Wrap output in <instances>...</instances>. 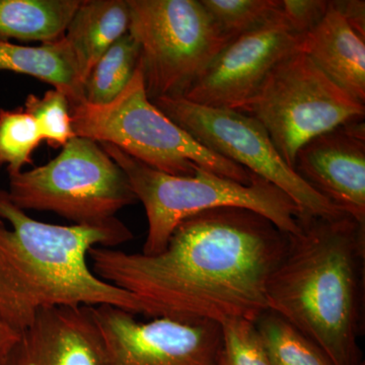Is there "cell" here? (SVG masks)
<instances>
[{
    "instance_id": "cell-1",
    "label": "cell",
    "mask_w": 365,
    "mask_h": 365,
    "mask_svg": "<svg viewBox=\"0 0 365 365\" xmlns=\"http://www.w3.org/2000/svg\"><path fill=\"white\" fill-rule=\"evenodd\" d=\"M288 234L240 207L209 209L182 220L160 253L96 247L88 258L101 279L133 294L144 316L181 322H256L268 311L271 274Z\"/></svg>"
},
{
    "instance_id": "cell-2",
    "label": "cell",
    "mask_w": 365,
    "mask_h": 365,
    "mask_svg": "<svg viewBox=\"0 0 365 365\" xmlns=\"http://www.w3.org/2000/svg\"><path fill=\"white\" fill-rule=\"evenodd\" d=\"M133 237L118 218L96 227L39 222L0 190V324L19 335L39 312L55 307L143 314L133 294L101 279L88 263L91 249L116 248Z\"/></svg>"
},
{
    "instance_id": "cell-3",
    "label": "cell",
    "mask_w": 365,
    "mask_h": 365,
    "mask_svg": "<svg viewBox=\"0 0 365 365\" xmlns=\"http://www.w3.org/2000/svg\"><path fill=\"white\" fill-rule=\"evenodd\" d=\"M269 278L268 311L325 352L333 365H364L365 225L351 216L300 215Z\"/></svg>"
},
{
    "instance_id": "cell-4",
    "label": "cell",
    "mask_w": 365,
    "mask_h": 365,
    "mask_svg": "<svg viewBox=\"0 0 365 365\" xmlns=\"http://www.w3.org/2000/svg\"><path fill=\"white\" fill-rule=\"evenodd\" d=\"M100 145L124 170L145 210L148 227L141 253H160L180 222L209 209H249L288 235L299 228L297 220L302 215L299 206L275 185L256 175H252L250 184L202 169L193 176H172L144 165L113 144Z\"/></svg>"
},
{
    "instance_id": "cell-5",
    "label": "cell",
    "mask_w": 365,
    "mask_h": 365,
    "mask_svg": "<svg viewBox=\"0 0 365 365\" xmlns=\"http://www.w3.org/2000/svg\"><path fill=\"white\" fill-rule=\"evenodd\" d=\"M71 112L76 136L113 144L165 174L189 177L202 169L242 184L252 181L248 170L206 148L151 102L140 61L130 83L111 103L83 102L72 106Z\"/></svg>"
},
{
    "instance_id": "cell-6",
    "label": "cell",
    "mask_w": 365,
    "mask_h": 365,
    "mask_svg": "<svg viewBox=\"0 0 365 365\" xmlns=\"http://www.w3.org/2000/svg\"><path fill=\"white\" fill-rule=\"evenodd\" d=\"M11 202L49 211L76 225H104L137 202L124 170L97 141L76 136L44 165L9 175Z\"/></svg>"
},
{
    "instance_id": "cell-7",
    "label": "cell",
    "mask_w": 365,
    "mask_h": 365,
    "mask_svg": "<svg viewBox=\"0 0 365 365\" xmlns=\"http://www.w3.org/2000/svg\"><path fill=\"white\" fill-rule=\"evenodd\" d=\"M235 111L258 121L294 169L297 151L304 144L342 125L364 120L365 104L297 50L278 62L253 97Z\"/></svg>"
},
{
    "instance_id": "cell-8",
    "label": "cell",
    "mask_w": 365,
    "mask_h": 365,
    "mask_svg": "<svg viewBox=\"0 0 365 365\" xmlns=\"http://www.w3.org/2000/svg\"><path fill=\"white\" fill-rule=\"evenodd\" d=\"M150 101L182 97L230 43L200 0H127Z\"/></svg>"
},
{
    "instance_id": "cell-9",
    "label": "cell",
    "mask_w": 365,
    "mask_h": 365,
    "mask_svg": "<svg viewBox=\"0 0 365 365\" xmlns=\"http://www.w3.org/2000/svg\"><path fill=\"white\" fill-rule=\"evenodd\" d=\"M151 102L206 148L275 185L299 206L302 215H345L288 165L267 132L253 118L235 110L195 104L182 97Z\"/></svg>"
},
{
    "instance_id": "cell-10",
    "label": "cell",
    "mask_w": 365,
    "mask_h": 365,
    "mask_svg": "<svg viewBox=\"0 0 365 365\" xmlns=\"http://www.w3.org/2000/svg\"><path fill=\"white\" fill-rule=\"evenodd\" d=\"M104 345L103 365H218L220 324L153 318L119 307H93Z\"/></svg>"
},
{
    "instance_id": "cell-11",
    "label": "cell",
    "mask_w": 365,
    "mask_h": 365,
    "mask_svg": "<svg viewBox=\"0 0 365 365\" xmlns=\"http://www.w3.org/2000/svg\"><path fill=\"white\" fill-rule=\"evenodd\" d=\"M302 38L279 13L261 28L230 40L182 98L237 110L253 97L278 62L299 50Z\"/></svg>"
},
{
    "instance_id": "cell-12",
    "label": "cell",
    "mask_w": 365,
    "mask_h": 365,
    "mask_svg": "<svg viewBox=\"0 0 365 365\" xmlns=\"http://www.w3.org/2000/svg\"><path fill=\"white\" fill-rule=\"evenodd\" d=\"M294 170L341 212L365 225L364 120L314 137L297 151Z\"/></svg>"
},
{
    "instance_id": "cell-13",
    "label": "cell",
    "mask_w": 365,
    "mask_h": 365,
    "mask_svg": "<svg viewBox=\"0 0 365 365\" xmlns=\"http://www.w3.org/2000/svg\"><path fill=\"white\" fill-rule=\"evenodd\" d=\"M104 345L93 307L42 309L0 365H103Z\"/></svg>"
},
{
    "instance_id": "cell-14",
    "label": "cell",
    "mask_w": 365,
    "mask_h": 365,
    "mask_svg": "<svg viewBox=\"0 0 365 365\" xmlns=\"http://www.w3.org/2000/svg\"><path fill=\"white\" fill-rule=\"evenodd\" d=\"M299 50L334 83L365 104V39L331 4L318 25L302 35Z\"/></svg>"
},
{
    "instance_id": "cell-15",
    "label": "cell",
    "mask_w": 365,
    "mask_h": 365,
    "mask_svg": "<svg viewBox=\"0 0 365 365\" xmlns=\"http://www.w3.org/2000/svg\"><path fill=\"white\" fill-rule=\"evenodd\" d=\"M129 23L127 0H81L64 38L78 61L83 83L98 60L128 33Z\"/></svg>"
},
{
    "instance_id": "cell-16",
    "label": "cell",
    "mask_w": 365,
    "mask_h": 365,
    "mask_svg": "<svg viewBox=\"0 0 365 365\" xmlns=\"http://www.w3.org/2000/svg\"><path fill=\"white\" fill-rule=\"evenodd\" d=\"M0 71L32 76L61 91L72 106L86 102L85 83L66 40L39 46L0 42Z\"/></svg>"
},
{
    "instance_id": "cell-17",
    "label": "cell",
    "mask_w": 365,
    "mask_h": 365,
    "mask_svg": "<svg viewBox=\"0 0 365 365\" xmlns=\"http://www.w3.org/2000/svg\"><path fill=\"white\" fill-rule=\"evenodd\" d=\"M81 0H0V42H56Z\"/></svg>"
},
{
    "instance_id": "cell-18",
    "label": "cell",
    "mask_w": 365,
    "mask_h": 365,
    "mask_svg": "<svg viewBox=\"0 0 365 365\" xmlns=\"http://www.w3.org/2000/svg\"><path fill=\"white\" fill-rule=\"evenodd\" d=\"M140 61V47L127 33L98 60L85 83L86 102L91 105L111 103L130 83Z\"/></svg>"
},
{
    "instance_id": "cell-19",
    "label": "cell",
    "mask_w": 365,
    "mask_h": 365,
    "mask_svg": "<svg viewBox=\"0 0 365 365\" xmlns=\"http://www.w3.org/2000/svg\"><path fill=\"white\" fill-rule=\"evenodd\" d=\"M255 324L270 365H333L316 343L279 314L266 311Z\"/></svg>"
},
{
    "instance_id": "cell-20",
    "label": "cell",
    "mask_w": 365,
    "mask_h": 365,
    "mask_svg": "<svg viewBox=\"0 0 365 365\" xmlns=\"http://www.w3.org/2000/svg\"><path fill=\"white\" fill-rule=\"evenodd\" d=\"M43 143L37 123L23 107L0 109V165L9 175L33 165V153Z\"/></svg>"
},
{
    "instance_id": "cell-21",
    "label": "cell",
    "mask_w": 365,
    "mask_h": 365,
    "mask_svg": "<svg viewBox=\"0 0 365 365\" xmlns=\"http://www.w3.org/2000/svg\"><path fill=\"white\" fill-rule=\"evenodd\" d=\"M205 11L230 39L261 28L279 14L280 0H200Z\"/></svg>"
},
{
    "instance_id": "cell-22",
    "label": "cell",
    "mask_w": 365,
    "mask_h": 365,
    "mask_svg": "<svg viewBox=\"0 0 365 365\" xmlns=\"http://www.w3.org/2000/svg\"><path fill=\"white\" fill-rule=\"evenodd\" d=\"M24 110L33 117L43 141L53 148H63L76 137L72 128L71 103L61 91L49 90L42 98L29 95Z\"/></svg>"
},
{
    "instance_id": "cell-23",
    "label": "cell",
    "mask_w": 365,
    "mask_h": 365,
    "mask_svg": "<svg viewBox=\"0 0 365 365\" xmlns=\"http://www.w3.org/2000/svg\"><path fill=\"white\" fill-rule=\"evenodd\" d=\"M220 326L222 342L218 365H270L255 322L232 319Z\"/></svg>"
},
{
    "instance_id": "cell-24",
    "label": "cell",
    "mask_w": 365,
    "mask_h": 365,
    "mask_svg": "<svg viewBox=\"0 0 365 365\" xmlns=\"http://www.w3.org/2000/svg\"><path fill=\"white\" fill-rule=\"evenodd\" d=\"M330 6L328 0H280V16L299 35L311 31L325 16Z\"/></svg>"
},
{
    "instance_id": "cell-25",
    "label": "cell",
    "mask_w": 365,
    "mask_h": 365,
    "mask_svg": "<svg viewBox=\"0 0 365 365\" xmlns=\"http://www.w3.org/2000/svg\"><path fill=\"white\" fill-rule=\"evenodd\" d=\"M360 37L365 39V2L364 0H334L330 1Z\"/></svg>"
},
{
    "instance_id": "cell-26",
    "label": "cell",
    "mask_w": 365,
    "mask_h": 365,
    "mask_svg": "<svg viewBox=\"0 0 365 365\" xmlns=\"http://www.w3.org/2000/svg\"><path fill=\"white\" fill-rule=\"evenodd\" d=\"M18 336L0 324V360L4 359V355L9 351Z\"/></svg>"
},
{
    "instance_id": "cell-27",
    "label": "cell",
    "mask_w": 365,
    "mask_h": 365,
    "mask_svg": "<svg viewBox=\"0 0 365 365\" xmlns=\"http://www.w3.org/2000/svg\"></svg>"
}]
</instances>
